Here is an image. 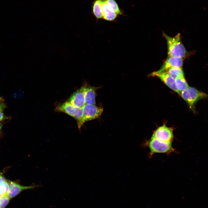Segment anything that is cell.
I'll return each mask as SVG.
<instances>
[{
	"label": "cell",
	"instance_id": "23",
	"mask_svg": "<svg viewBox=\"0 0 208 208\" xmlns=\"http://www.w3.org/2000/svg\"><path fill=\"white\" fill-rule=\"evenodd\" d=\"M4 101V99L1 97H0V102L3 101Z\"/></svg>",
	"mask_w": 208,
	"mask_h": 208
},
{
	"label": "cell",
	"instance_id": "24",
	"mask_svg": "<svg viewBox=\"0 0 208 208\" xmlns=\"http://www.w3.org/2000/svg\"><path fill=\"white\" fill-rule=\"evenodd\" d=\"M3 197V196L2 195H1L0 194V198H1L2 197Z\"/></svg>",
	"mask_w": 208,
	"mask_h": 208
},
{
	"label": "cell",
	"instance_id": "25",
	"mask_svg": "<svg viewBox=\"0 0 208 208\" xmlns=\"http://www.w3.org/2000/svg\"></svg>",
	"mask_w": 208,
	"mask_h": 208
},
{
	"label": "cell",
	"instance_id": "10",
	"mask_svg": "<svg viewBox=\"0 0 208 208\" xmlns=\"http://www.w3.org/2000/svg\"><path fill=\"white\" fill-rule=\"evenodd\" d=\"M183 59L174 56H168L158 71V73L166 72L168 69L173 67H181L183 65Z\"/></svg>",
	"mask_w": 208,
	"mask_h": 208
},
{
	"label": "cell",
	"instance_id": "8",
	"mask_svg": "<svg viewBox=\"0 0 208 208\" xmlns=\"http://www.w3.org/2000/svg\"><path fill=\"white\" fill-rule=\"evenodd\" d=\"M103 13L102 19L108 21H115L118 16L114 11L106 0H99Z\"/></svg>",
	"mask_w": 208,
	"mask_h": 208
},
{
	"label": "cell",
	"instance_id": "5",
	"mask_svg": "<svg viewBox=\"0 0 208 208\" xmlns=\"http://www.w3.org/2000/svg\"><path fill=\"white\" fill-rule=\"evenodd\" d=\"M173 129L165 125L158 127L153 132L151 138L162 142L172 143L174 139Z\"/></svg>",
	"mask_w": 208,
	"mask_h": 208
},
{
	"label": "cell",
	"instance_id": "21",
	"mask_svg": "<svg viewBox=\"0 0 208 208\" xmlns=\"http://www.w3.org/2000/svg\"><path fill=\"white\" fill-rule=\"evenodd\" d=\"M6 180L3 176L0 174V183Z\"/></svg>",
	"mask_w": 208,
	"mask_h": 208
},
{
	"label": "cell",
	"instance_id": "18",
	"mask_svg": "<svg viewBox=\"0 0 208 208\" xmlns=\"http://www.w3.org/2000/svg\"><path fill=\"white\" fill-rule=\"evenodd\" d=\"M10 198L7 196H4L0 198V208H5L9 202Z\"/></svg>",
	"mask_w": 208,
	"mask_h": 208
},
{
	"label": "cell",
	"instance_id": "7",
	"mask_svg": "<svg viewBox=\"0 0 208 208\" xmlns=\"http://www.w3.org/2000/svg\"><path fill=\"white\" fill-rule=\"evenodd\" d=\"M86 87L85 85L83 86L76 91L68 101L75 107L83 108L86 104L84 93Z\"/></svg>",
	"mask_w": 208,
	"mask_h": 208
},
{
	"label": "cell",
	"instance_id": "22",
	"mask_svg": "<svg viewBox=\"0 0 208 208\" xmlns=\"http://www.w3.org/2000/svg\"><path fill=\"white\" fill-rule=\"evenodd\" d=\"M2 126V124L0 122V133L1 132V128Z\"/></svg>",
	"mask_w": 208,
	"mask_h": 208
},
{
	"label": "cell",
	"instance_id": "9",
	"mask_svg": "<svg viewBox=\"0 0 208 208\" xmlns=\"http://www.w3.org/2000/svg\"><path fill=\"white\" fill-rule=\"evenodd\" d=\"M150 75L158 77L168 87L180 95V93L176 86L175 79L171 77L166 72L158 73L155 71L151 73Z\"/></svg>",
	"mask_w": 208,
	"mask_h": 208
},
{
	"label": "cell",
	"instance_id": "14",
	"mask_svg": "<svg viewBox=\"0 0 208 208\" xmlns=\"http://www.w3.org/2000/svg\"><path fill=\"white\" fill-rule=\"evenodd\" d=\"M166 72L174 79L179 77H184V73L181 67H172L168 69Z\"/></svg>",
	"mask_w": 208,
	"mask_h": 208
},
{
	"label": "cell",
	"instance_id": "13",
	"mask_svg": "<svg viewBox=\"0 0 208 208\" xmlns=\"http://www.w3.org/2000/svg\"><path fill=\"white\" fill-rule=\"evenodd\" d=\"M92 13L97 20L103 18L101 7L99 0H95L92 5Z\"/></svg>",
	"mask_w": 208,
	"mask_h": 208
},
{
	"label": "cell",
	"instance_id": "15",
	"mask_svg": "<svg viewBox=\"0 0 208 208\" xmlns=\"http://www.w3.org/2000/svg\"><path fill=\"white\" fill-rule=\"evenodd\" d=\"M175 82L176 87L180 94L181 91L189 87L184 77H179L176 78L175 79Z\"/></svg>",
	"mask_w": 208,
	"mask_h": 208
},
{
	"label": "cell",
	"instance_id": "16",
	"mask_svg": "<svg viewBox=\"0 0 208 208\" xmlns=\"http://www.w3.org/2000/svg\"><path fill=\"white\" fill-rule=\"evenodd\" d=\"M9 191L8 182L5 180L0 183V194L3 196H8Z\"/></svg>",
	"mask_w": 208,
	"mask_h": 208
},
{
	"label": "cell",
	"instance_id": "4",
	"mask_svg": "<svg viewBox=\"0 0 208 208\" xmlns=\"http://www.w3.org/2000/svg\"><path fill=\"white\" fill-rule=\"evenodd\" d=\"M55 110L58 112L65 113L75 119L77 121L79 130L84 123L83 108L75 107L68 101L58 105L56 107Z\"/></svg>",
	"mask_w": 208,
	"mask_h": 208
},
{
	"label": "cell",
	"instance_id": "1",
	"mask_svg": "<svg viewBox=\"0 0 208 208\" xmlns=\"http://www.w3.org/2000/svg\"><path fill=\"white\" fill-rule=\"evenodd\" d=\"M141 145L143 148H148L149 149L148 155L150 159L156 153H164L169 155L173 153H178L173 147L172 143L162 142L151 137L149 140L145 139Z\"/></svg>",
	"mask_w": 208,
	"mask_h": 208
},
{
	"label": "cell",
	"instance_id": "20",
	"mask_svg": "<svg viewBox=\"0 0 208 208\" xmlns=\"http://www.w3.org/2000/svg\"><path fill=\"white\" fill-rule=\"evenodd\" d=\"M6 106L3 101L0 102V110L3 111Z\"/></svg>",
	"mask_w": 208,
	"mask_h": 208
},
{
	"label": "cell",
	"instance_id": "3",
	"mask_svg": "<svg viewBox=\"0 0 208 208\" xmlns=\"http://www.w3.org/2000/svg\"><path fill=\"white\" fill-rule=\"evenodd\" d=\"M180 95L187 104L190 109L196 113L195 105L199 100L208 98V95L195 88L189 87L181 91Z\"/></svg>",
	"mask_w": 208,
	"mask_h": 208
},
{
	"label": "cell",
	"instance_id": "19",
	"mask_svg": "<svg viewBox=\"0 0 208 208\" xmlns=\"http://www.w3.org/2000/svg\"><path fill=\"white\" fill-rule=\"evenodd\" d=\"M3 111L0 110V121L8 119L9 117L5 116L3 112Z\"/></svg>",
	"mask_w": 208,
	"mask_h": 208
},
{
	"label": "cell",
	"instance_id": "17",
	"mask_svg": "<svg viewBox=\"0 0 208 208\" xmlns=\"http://www.w3.org/2000/svg\"><path fill=\"white\" fill-rule=\"evenodd\" d=\"M106 1L118 15H122V12L120 10L118 4L115 0H106Z\"/></svg>",
	"mask_w": 208,
	"mask_h": 208
},
{
	"label": "cell",
	"instance_id": "12",
	"mask_svg": "<svg viewBox=\"0 0 208 208\" xmlns=\"http://www.w3.org/2000/svg\"><path fill=\"white\" fill-rule=\"evenodd\" d=\"M96 88L86 86L84 93L86 104L95 105V91Z\"/></svg>",
	"mask_w": 208,
	"mask_h": 208
},
{
	"label": "cell",
	"instance_id": "6",
	"mask_svg": "<svg viewBox=\"0 0 208 208\" xmlns=\"http://www.w3.org/2000/svg\"><path fill=\"white\" fill-rule=\"evenodd\" d=\"M82 108L84 123L99 118L103 111L102 108L97 106L96 105L86 104Z\"/></svg>",
	"mask_w": 208,
	"mask_h": 208
},
{
	"label": "cell",
	"instance_id": "2",
	"mask_svg": "<svg viewBox=\"0 0 208 208\" xmlns=\"http://www.w3.org/2000/svg\"><path fill=\"white\" fill-rule=\"evenodd\" d=\"M163 35L167 41L168 56L185 58L187 52L181 42L180 34L179 33L174 37H170L165 33Z\"/></svg>",
	"mask_w": 208,
	"mask_h": 208
},
{
	"label": "cell",
	"instance_id": "11",
	"mask_svg": "<svg viewBox=\"0 0 208 208\" xmlns=\"http://www.w3.org/2000/svg\"><path fill=\"white\" fill-rule=\"evenodd\" d=\"M8 182L9 187V191L8 197L10 199L15 196L23 190L33 189L37 187V185L23 186L16 182L11 181H8Z\"/></svg>",
	"mask_w": 208,
	"mask_h": 208
}]
</instances>
